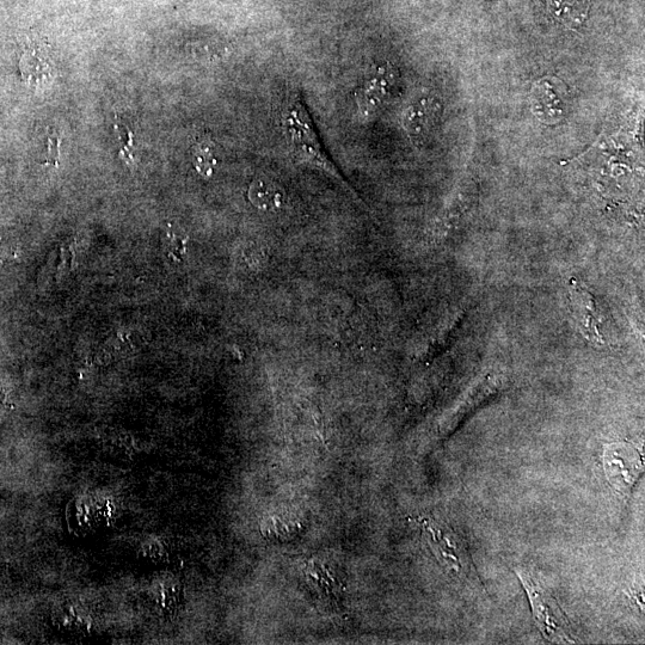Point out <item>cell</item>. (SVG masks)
Returning <instances> with one entry per match:
<instances>
[{
	"mask_svg": "<svg viewBox=\"0 0 645 645\" xmlns=\"http://www.w3.org/2000/svg\"><path fill=\"white\" fill-rule=\"evenodd\" d=\"M280 121L288 146L298 161L341 178L339 170L330 161L319 140L315 125L298 90H288L282 103Z\"/></svg>",
	"mask_w": 645,
	"mask_h": 645,
	"instance_id": "1",
	"label": "cell"
},
{
	"mask_svg": "<svg viewBox=\"0 0 645 645\" xmlns=\"http://www.w3.org/2000/svg\"><path fill=\"white\" fill-rule=\"evenodd\" d=\"M518 576L530 598L534 620L546 640L561 643L575 642L568 619L550 592L539 585L537 579L527 571H518Z\"/></svg>",
	"mask_w": 645,
	"mask_h": 645,
	"instance_id": "2",
	"label": "cell"
},
{
	"mask_svg": "<svg viewBox=\"0 0 645 645\" xmlns=\"http://www.w3.org/2000/svg\"><path fill=\"white\" fill-rule=\"evenodd\" d=\"M423 530L434 555L447 571L458 579L469 580L475 567L463 539L451 528L433 520L423 521Z\"/></svg>",
	"mask_w": 645,
	"mask_h": 645,
	"instance_id": "3",
	"label": "cell"
},
{
	"mask_svg": "<svg viewBox=\"0 0 645 645\" xmlns=\"http://www.w3.org/2000/svg\"><path fill=\"white\" fill-rule=\"evenodd\" d=\"M567 90L559 79L546 77L533 85L531 107L534 115L544 124L554 125L567 114Z\"/></svg>",
	"mask_w": 645,
	"mask_h": 645,
	"instance_id": "4",
	"label": "cell"
},
{
	"mask_svg": "<svg viewBox=\"0 0 645 645\" xmlns=\"http://www.w3.org/2000/svg\"><path fill=\"white\" fill-rule=\"evenodd\" d=\"M441 115V103L436 98L421 97L405 110L403 126L410 139L421 144L438 126Z\"/></svg>",
	"mask_w": 645,
	"mask_h": 645,
	"instance_id": "5",
	"label": "cell"
},
{
	"mask_svg": "<svg viewBox=\"0 0 645 645\" xmlns=\"http://www.w3.org/2000/svg\"><path fill=\"white\" fill-rule=\"evenodd\" d=\"M393 85H395V71L391 66H382L373 71L356 92V104L360 113L364 116L376 113L390 96Z\"/></svg>",
	"mask_w": 645,
	"mask_h": 645,
	"instance_id": "6",
	"label": "cell"
},
{
	"mask_svg": "<svg viewBox=\"0 0 645 645\" xmlns=\"http://www.w3.org/2000/svg\"><path fill=\"white\" fill-rule=\"evenodd\" d=\"M248 199L258 211L275 213L286 205V193L279 184L266 178H258L250 184Z\"/></svg>",
	"mask_w": 645,
	"mask_h": 645,
	"instance_id": "7",
	"label": "cell"
},
{
	"mask_svg": "<svg viewBox=\"0 0 645 645\" xmlns=\"http://www.w3.org/2000/svg\"><path fill=\"white\" fill-rule=\"evenodd\" d=\"M303 522L290 513H278L263 522L261 530L264 538L287 542L303 531Z\"/></svg>",
	"mask_w": 645,
	"mask_h": 645,
	"instance_id": "8",
	"label": "cell"
},
{
	"mask_svg": "<svg viewBox=\"0 0 645 645\" xmlns=\"http://www.w3.org/2000/svg\"><path fill=\"white\" fill-rule=\"evenodd\" d=\"M591 0H550V9L565 26L574 28L585 21Z\"/></svg>",
	"mask_w": 645,
	"mask_h": 645,
	"instance_id": "9",
	"label": "cell"
},
{
	"mask_svg": "<svg viewBox=\"0 0 645 645\" xmlns=\"http://www.w3.org/2000/svg\"><path fill=\"white\" fill-rule=\"evenodd\" d=\"M305 573L312 588L323 592L322 594L327 595V597L335 598L336 594L340 593L339 582H337L334 575H330V571L322 563L315 561L307 563Z\"/></svg>",
	"mask_w": 645,
	"mask_h": 645,
	"instance_id": "10",
	"label": "cell"
},
{
	"mask_svg": "<svg viewBox=\"0 0 645 645\" xmlns=\"http://www.w3.org/2000/svg\"><path fill=\"white\" fill-rule=\"evenodd\" d=\"M193 151V163L196 171L202 177L210 178L218 163L214 156L213 147L210 143L204 141V143L196 145Z\"/></svg>",
	"mask_w": 645,
	"mask_h": 645,
	"instance_id": "11",
	"label": "cell"
},
{
	"mask_svg": "<svg viewBox=\"0 0 645 645\" xmlns=\"http://www.w3.org/2000/svg\"><path fill=\"white\" fill-rule=\"evenodd\" d=\"M189 238L186 233L169 227L164 237V249L171 260L180 262L188 253Z\"/></svg>",
	"mask_w": 645,
	"mask_h": 645,
	"instance_id": "12",
	"label": "cell"
},
{
	"mask_svg": "<svg viewBox=\"0 0 645 645\" xmlns=\"http://www.w3.org/2000/svg\"><path fill=\"white\" fill-rule=\"evenodd\" d=\"M60 145L61 139L54 131L48 137V151L47 161L43 164H51L53 167H58L60 158Z\"/></svg>",
	"mask_w": 645,
	"mask_h": 645,
	"instance_id": "13",
	"label": "cell"
},
{
	"mask_svg": "<svg viewBox=\"0 0 645 645\" xmlns=\"http://www.w3.org/2000/svg\"><path fill=\"white\" fill-rule=\"evenodd\" d=\"M133 151L134 134L132 133V131H129V129H127V143L122 146V149L119 152V156L122 161H125L128 165H131L134 163Z\"/></svg>",
	"mask_w": 645,
	"mask_h": 645,
	"instance_id": "14",
	"label": "cell"
}]
</instances>
